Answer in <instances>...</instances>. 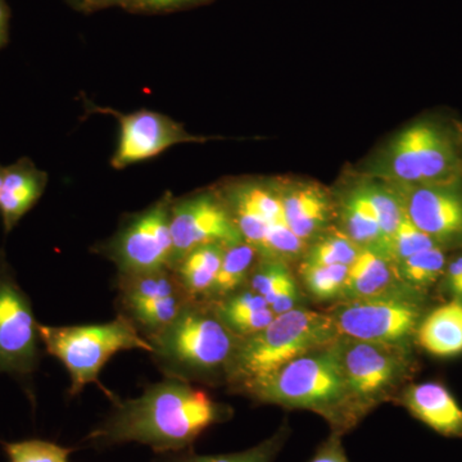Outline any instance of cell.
<instances>
[{
    "label": "cell",
    "mask_w": 462,
    "mask_h": 462,
    "mask_svg": "<svg viewBox=\"0 0 462 462\" xmlns=\"http://www.w3.org/2000/svg\"><path fill=\"white\" fill-rule=\"evenodd\" d=\"M112 409L83 439L89 448L141 443L158 455L193 448L206 430L229 420L233 410L202 388L167 379L148 385L139 397L112 398Z\"/></svg>",
    "instance_id": "1"
},
{
    "label": "cell",
    "mask_w": 462,
    "mask_h": 462,
    "mask_svg": "<svg viewBox=\"0 0 462 462\" xmlns=\"http://www.w3.org/2000/svg\"><path fill=\"white\" fill-rule=\"evenodd\" d=\"M336 342L236 391L257 402L319 413L329 422L333 433L342 436L354 430L364 415L349 396Z\"/></svg>",
    "instance_id": "2"
},
{
    "label": "cell",
    "mask_w": 462,
    "mask_h": 462,
    "mask_svg": "<svg viewBox=\"0 0 462 462\" xmlns=\"http://www.w3.org/2000/svg\"><path fill=\"white\" fill-rule=\"evenodd\" d=\"M239 339L218 319L211 303L190 300L148 343L152 361L165 378L216 384L220 380L227 383Z\"/></svg>",
    "instance_id": "3"
},
{
    "label": "cell",
    "mask_w": 462,
    "mask_h": 462,
    "mask_svg": "<svg viewBox=\"0 0 462 462\" xmlns=\"http://www.w3.org/2000/svg\"><path fill=\"white\" fill-rule=\"evenodd\" d=\"M338 338L329 314L297 307L276 315L264 329L239 339L227 383L236 391L275 373L300 356L333 345Z\"/></svg>",
    "instance_id": "4"
},
{
    "label": "cell",
    "mask_w": 462,
    "mask_h": 462,
    "mask_svg": "<svg viewBox=\"0 0 462 462\" xmlns=\"http://www.w3.org/2000/svg\"><path fill=\"white\" fill-rule=\"evenodd\" d=\"M39 336L45 354L53 356L66 367L71 380L69 393L72 397L80 394L91 383L99 384V373L118 352L141 349L151 354V345L121 316L105 324H39Z\"/></svg>",
    "instance_id": "5"
},
{
    "label": "cell",
    "mask_w": 462,
    "mask_h": 462,
    "mask_svg": "<svg viewBox=\"0 0 462 462\" xmlns=\"http://www.w3.org/2000/svg\"><path fill=\"white\" fill-rule=\"evenodd\" d=\"M425 314L422 291L401 284L378 296L343 300L329 315L342 338L410 348Z\"/></svg>",
    "instance_id": "6"
},
{
    "label": "cell",
    "mask_w": 462,
    "mask_h": 462,
    "mask_svg": "<svg viewBox=\"0 0 462 462\" xmlns=\"http://www.w3.org/2000/svg\"><path fill=\"white\" fill-rule=\"evenodd\" d=\"M39 322L32 300L18 284L16 273L0 249V375L16 379L29 397L32 396L33 374L42 357Z\"/></svg>",
    "instance_id": "7"
},
{
    "label": "cell",
    "mask_w": 462,
    "mask_h": 462,
    "mask_svg": "<svg viewBox=\"0 0 462 462\" xmlns=\"http://www.w3.org/2000/svg\"><path fill=\"white\" fill-rule=\"evenodd\" d=\"M170 191L157 202L125 217L118 230L96 252L117 267L118 273L154 272L171 266V205Z\"/></svg>",
    "instance_id": "8"
},
{
    "label": "cell",
    "mask_w": 462,
    "mask_h": 462,
    "mask_svg": "<svg viewBox=\"0 0 462 462\" xmlns=\"http://www.w3.org/2000/svg\"><path fill=\"white\" fill-rule=\"evenodd\" d=\"M336 346L349 396L364 416L387 400L411 373L410 348L342 337Z\"/></svg>",
    "instance_id": "9"
},
{
    "label": "cell",
    "mask_w": 462,
    "mask_h": 462,
    "mask_svg": "<svg viewBox=\"0 0 462 462\" xmlns=\"http://www.w3.org/2000/svg\"><path fill=\"white\" fill-rule=\"evenodd\" d=\"M388 175L400 185L455 182L458 158L448 134L420 121L398 134L387 156Z\"/></svg>",
    "instance_id": "10"
},
{
    "label": "cell",
    "mask_w": 462,
    "mask_h": 462,
    "mask_svg": "<svg viewBox=\"0 0 462 462\" xmlns=\"http://www.w3.org/2000/svg\"><path fill=\"white\" fill-rule=\"evenodd\" d=\"M172 269L191 249L200 245H229L243 240L224 196L200 191L171 205Z\"/></svg>",
    "instance_id": "11"
},
{
    "label": "cell",
    "mask_w": 462,
    "mask_h": 462,
    "mask_svg": "<svg viewBox=\"0 0 462 462\" xmlns=\"http://www.w3.org/2000/svg\"><path fill=\"white\" fill-rule=\"evenodd\" d=\"M88 106V111L114 116L120 125V138L111 160L114 169H126L156 157L176 144L207 141L202 136L191 135L181 124L158 112L142 109L125 115L116 109L97 107L90 102Z\"/></svg>",
    "instance_id": "12"
},
{
    "label": "cell",
    "mask_w": 462,
    "mask_h": 462,
    "mask_svg": "<svg viewBox=\"0 0 462 462\" xmlns=\"http://www.w3.org/2000/svg\"><path fill=\"white\" fill-rule=\"evenodd\" d=\"M404 214L439 247L462 245V190L448 184L401 185Z\"/></svg>",
    "instance_id": "13"
},
{
    "label": "cell",
    "mask_w": 462,
    "mask_h": 462,
    "mask_svg": "<svg viewBox=\"0 0 462 462\" xmlns=\"http://www.w3.org/2000/svg\"><path fill=\"white\" fill-rule=\"evenodd\" d=\"M401 402L416 420L439 436L462 438V406L440 383L409 385L401 396Z\"/></svg>",
    "instance_id": "14"
},
{
    "label": "cell",
    "mask_w": 462,
    "mask_h": 462,
    "mask_svg": "<svg viewBox=\"0 0 462 462\" xmlns=\"http://www.w3.org/2000/svg\"><path fill=\"white\" fill-rule=\"evenodd\" d=\"M48 173L23 157L5 167L0 190V217L5 234L11 233L39 202L48 185Z\"/></svg>",
    "instance_id": "15"
},
{
    "label": "cell",
    "mask_w": 462,
    "mask_h": 462,
    "mask_svg": "<svg viewBox=\"0 0 462 462\" xmlns=\"http://www.w3.org/2000/svg\"><path fill=\"white\" fill-rule=\"evenodd\" d=\"M415 339L425 352L436 357L462 355V300H449L427 312Z\"/></svg>",
    "instance_id": "16"
},
{
    "label": "cell",
    "mask_w": 462,
    "mask_h": 462,
    "mask_svg": "<svg viewBox=\"0 0 462 462\" xmlns=\"http://www.w3.org/2000/svg\"><path fill=\"white\" fill-rule=\"evenodd\" d=\"M279 193L285 220L297 236L307 243L322 233L329 221L330 202L321 188L300 184Z\"/></svg>",
    "instance_id": "17"
},
{
    "label": "cell",
    "mask_w": 462,
    "mask_h": 462,
    "mask_svg": "<svg viewBox=\"0 0 462 462\" xmlns=\"http://www.w3.org/2000/svg\"><path fill=\"white\" fill-rule=\"evenodd\" d=\"M391 260L375 249L361 248L349 264L343 300L378 296L402 284Z\"/></svg>",
    "instance_id": "18"
},
{
    "label": "cell",
    "mask_w": 462,
    "mask_h": 462,
    "mask_svg": "<svg viewBox=\"0 0 462 462\" xmlns=\"http://www.w3.org/2000/svg\"><path fill=\"white\" fill-rule=\"evenodd\" d=\"M211 305L225 327L240 339L264 329L276 316L266 300L249 287Z\"/></svg>",
    "instance_id": "19"
},
{
    "label": "cell",
    "mask_w": 462,
    "mask_h": 462,
    "mask_svg": "<svg viewBox=\"0 0 462 462\" xmlns=\"http://www.w3.org/2000/svg\"><path fill=\"white\" fill-rule=\"evenodd\" d=\"M248 287L266 300L275 315L300 307V288L285 261L261 258L249 278Z\"/></svg>",
    "instance_id": "20"
},
{
    "label": "cell",
    "mask_w": 462,
    "mask_h": 462,
    "mask_svg": "<svg viewBox=\"0 0 462 462\" xmlns=\"http://www.w3.org/2000/svg\"><path fill=\"white\" fill-rule=\"evenodd\" d=\"M226 245L212 243L191 249L182 256L172 272L191 300H207L217 278Z\"/></svg>",
    "instance_id": "21"
},
{
    "label": "cell",
    "mask_w": 462,
    "mask_h": 462,
    "mask_svg": "<svg viewBox=\"0 0 462 462\" xmlns=\"http://www.w3.org/2000/svg\"><path fill=\"white\" fill-rule=\"evenodd\" d=\"M260 260L257 249L245 240L226 245L214 288L206 302H217L240 289L248 287L249 278Z\"/></svg>",
    "instance_id": "22"
},
{
    "label": "cell",
    "mask_w": 462,
    "mask_h": 462,
    "mask_svg": "<svg viewBox=\"0 0 462 462\" xmlns=\"http://www.w3.org/2000/svg\"><path fill=\"white\" fill-rule=\"evenodd\" d=\"M342 218L346 236L356 245L384 254V238L378 221L358 189L352 191L343 203Z\"/></svg>",
    "instance_id": "23"
},
{
    "label": "cell",
    "mask_w": 462,
    "mask_h": 462,
    "mask_svg": "<svg viewBox=\"0 0 462 462\" xmlns=\"http://www.w3.org/2000/svg\"><path fill=\"white\" fill-rule=\"evenodd\" d=\"M288 436L287 425H282L269 439L245 451L224 455H199L190 448L161 455L160 462H273L287 442Z\"/></svg>",
    "instance_id": "24"
},
{
    "label": "cell",
    "mask_w": 462,
    "mask_h": 462,
    "mask_svg": "<svg viewBox=\"0 0 462 462\" xmlns=\"http://www.w3.org/2000/svg\"><path fill=\"white\" fill-rule=\"evenodd\" d=\"M447 263L445 248L436 245L401 261L394 267L402 284L422 291L442 279Z\"/></svg>",
    "instance_id": "25"
},
{
    "label": "cell",
    "mask_w": 462,
    "mask_h": 462,
    "mask_svg": "<svg viewBox=\"0 0 462 462\" xmlns=\"http://www.w3.org/2000/svg\"><path fill=\"white\" fill-rule=\"evenodd\" d=\"M358 191L372 208L378 221L383 238H384V254L388 257L389 242L404 215L400 194L394 191L392 193L391 190L378 185H366V187L358 188Z\"/></svg>",
    "instance_id": "26"
},
{
    "label": "cell",
    "mask_w": 462,
    "mask_h": 462,
    "mask_svg": "<svg viewBox=\"0 0 462 462\" xmlns=\"http://www.w3.org/2000/svg\"><path fill=\"white\" fill-rule=\"evenodd\" d=\"M360 245L345 233L330 234L316 240L311 248L307 249L303 263L305 266H349L360 254Z\"/></svg>",
    "instance_id": "27"
},
{
    "label": "cell",
    "mask_w": 462,
    "mask_h": 462,
    "mask_svg": "<svg viewBox=\"0 0 462 462\" xmlns=\"http://www.w3.org/2000/svg\"><path fill=\"white\" fill-rule=\"evenodd\" d=\"M348 266H305L302 264L303 282L309 293L319 300H339L343 296Z\"/></svg>",
    "instance_id": "28"
},
{
    "label": "cell",
    "mask_w": 462,
    "mask_h": 462,
    "mask_svg": "<svg viewBox=\"0 0 462 462\" xmlns=\"http://www.w3.org/2000/svg\"><path fill=\"white\" fill-rule=\"evenodd\" d=\"M0 445L9 462H69V456L75 451L44 439L0 440Z\"/></svg>",
    "instance_id": "29"
},
{
    "label": "cell",
    "mask_w": 462,
    "mask_h": 462,
    "mask_svg": "<svg viewBox=\"0 0 462 462\" xmlns=\"http://www.w3.org/2000/svg\"><path fill=\"white\" fill-rule=\"evenodd\" d=\"M436 245H438L437 243L428 234L413 225L404 214L391 242H389L388 258L393 264H396L419 252L436 247Z\"/></svg>",
    "instance_id": "30"
},
{
    "label": "cell",
    "mask_w": 462,
    "mask_h": 462,
    "mask_svg": "<svg viewBox=\"0 0 462 462\" xmlns=\"http://www.w3.org/2000/svg\"><path fill=\"white\" fill-rule=\"evenodd\" d=\"M205 0H134L126 9L139 14H167L199 5Z\"/></svg>",
    "instance_id": "31"
},
{
    "label": "cell",
    "mask_w": 462,
    "mask_h": 462,
    "mask_svg": "<svg viewBox=\"0 0 462 462\" xmlns=\"http://www.w3.org/2000/svg\"><path fill=\"white\" fill-rule=\"evenodd\" d=\"M443 291L451 300H462V254L447 263L442 279Z\"/></svg>",
    "instance_id": "32"
},
{
    "label": "cell",
    "mask_w": 462,
    "mask_h": 462,
    "mask_svg": "<svg viewBox=\"0 0 462 462\" xmlns=\"http://www.w3.org/2000/svg\"><path fill=\"white\" fill-rule=\"evenodd\" d=\"M309 462H349L340 436L336 433L331 434L324 443H321Z\"/></svg>",
    "instance_id": "33"
},
{
    "label": "cell",
    "mask_w": 462,
    "mask_h": 462,
    "mask_svg": "<svg viewBox=\"0 0 462 462\" xmlns=\"http://www.w3.org/2000/svg\"><path fill=\"white\" fill-rule=\"evenodd\" d=\"M9 23H11V9L5 0H0V50L8 44Z\"/></svg>",
    "instance_id": "34"
},
{
    "label": "cell",
    "mask_w": 462,
    "mask_h": 462,
    "mask_svg": "<svg viewBox=\"0 0 462 462\" xmlns=\"http://www.w3.org/2000/svg\"><path fill=\"white\" fill-rule=\"evenodd\" d=\"M133 2L134 0H87L83 9L85 11H96V9L114 7V5L127 8V5Z\"/></svg>",
    "instance_id": "35"
},
{
    "label": "cell",
    "mask_w": 462,
    "mask_h": 462,
    "mask_svg": "<svg viewBox=\"0 0 462 462\" xmlns=\"http://www.w3.org/2000/svg\"><path fill=\"white\" fill-rule=\"evenodd\" d=\"M71 2L75 3L76 5H79V7L83 9L85 3H87V0H71Z\"/></svg>",
    "instance_id": "36"
},
{
    "label": "cell",
    "mask_w": 462,
    "mask_h": 462,
    "mask_svg": "<svg viewBox=\"0 0 462 462\" xmlns=\"http://www.w3.org/2000/svg\"><path fill=\"white\" fill-rule=\"evenodd\" d=\"M3 176H5V166L0 165V190H2Z\"/></svg>",
    "instance_id": "37"
}]
</instances>
